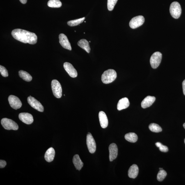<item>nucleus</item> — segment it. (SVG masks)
Returning <instances> with one entry per match:
<instances>
[{"label": "nucleus", "mask_w": 185, "mask_h": 185, "mask_svg": "<svg viewBox=\"0 0 185 185\" xmlns=\"http://www.w3.org/2000/svg\"><path fill=\"white\" fill-rule=\"evenodd\" d=\"M11 35L14 39L24 43L36 44L37 37L36 34L20 29H14L11 32Z\"/></svg>", "instance_id": "1"}, {"label": "nucleus", "mask_w": 185, "mask_h": 185, "mask_svg": "<svg viewBox=\"0 0 185 185\" xmlns=\"http://www.w3.org/2000/svg\"><path fill=\"white\" fill-rule=\"evenodd\" d=\"M117 77L116 72L113 69H109L105 71L102 76V81L104 84L111 83Z\"/></svg>", "instance_id": "2"}, {"label": "nucleus", "mask_w": 185, "mask_h": 185, "mask_svg": "<svg viewBox=\"0 0 185 185\" xmlns=\"http://www.w3.org/2000/svg\"><path fill=\"white\" fill-rule=\"evenodd\" d=\"M169 11L171 16L174 19H178L181 14V8L178 2H174L170 6Z\"/></svg>", "instance_id": "3"}, {"label": "nucleus", "mask_w": 185, "mask_h": 185, "mask_svg": "<svg viewBox=\"0 0 185 185\" xmlns=\"http://www.w3.org/2000/svg\"><path fill=\"white\" fill-rule=\"evenodd\" d=\"M1 124L5 129L17 130L19 129L18 125L12 120L4 118L1 120Z\"/></svg>", "instance_id": "4"}, {"label": "nucleus", "mask_w": 185, "mask_h": 185, "mask_svg": "<svg viewBox=\"0 0 185 185\" xmlns=\"http://www.w3.org/2000/svg\"><path fill=\"white\" fill-rule=\"evenodd\" d=\"M52 89L54 96L57 98H60L62 96L61 85L56 80H53L51 83Z\"/></svg>", "instance_id": "5"}, {"label": "nucleus", "mask_w": 185, "mask_h": 185, "mask_svg": "<svg viewBox=\"0 0 185 185\" xmlns=\"http://www.w3.org/2000/svg\"><path fill=\"white\" fill-rule=\"evenodd\" d=\"M162 54L161 52H154L152 55L150 62L152 68L156 69L161 64L162 59Z\"/></svg>", "instance_id": "6"}, {"label": "nucleus", "mask_w": 185, "mask_h": 185, "mask_svg": "<svg viewBox=\"0 0 185 185\" xmlns=\"http://www.w3.org/2000/svg\"><path fill=\"white\" fill-rule=\"evenodd\" d=\"M145 19L143 16H139L133 17L129 22L131 28L135 29L142 25L144 23Z\"/></svg>", "instance_id": "7"}, {"label": "nucleus", "mask_w": 185, "mask_h": 185, "mask_svg": "<svg viewBox=\"0 0 185 185\" xmlns=\"http://www.w3.org/2000/svg\"><path fill=\"white\" fill-rule=\"evenodd\" d=\"M86 144L89 152L91 153H94L96 150V144L95 140L90 133L87 134Z\"/></svg>", "instance_id": "8"}, {"label": "nucleus", "mask_w": 185, "mask_h": 185, "mask_svg": "<svg viewBox=\"0 0 185 185\" xmlns=\"http://www.w3.org/2000/svg\"><path fill=\"white\" fill-rule=\"evenodd\" d=\"M28 103L32 107L40 112H42L44 108L42 104L34 97L30 96L27 99Z\"/></svg>", "instance_id": "9"}, {"label": "nucleus", "mask_w": 185, "mask_h": 185, "mask_svg": "<svg viewBox=\"0 0 185 185\" xmlns=\"http://www.w3.org/2000/svg\"><path fill=\"white\" fill-rule=\"evenodd\" d=\"M9 104L12 108L17 110L21 108L22 102L20 99L15 96L11 95L8 97Z\"/></svg>", "instance_id": "10"}, {"label": "nucleus", "mask_w": 185, "mask_h": 185, "mask_svg": "<svg viewBox=\"0 0 185 185\" xmlns=\"http://www.w3.org/2000/svg\"><path fill=\"white\" fill-rule=\"evenodd\" d=\"M59 38V43L63 48L69 50L70 51L71 50L72 48L71 43L65 35L62 33L60 34Z\"/></svg>", "instance_id": "11"}, {"label": "nucleus", "mask_w": 185, "mask_h": 185, "mask_svg": "<svg viewBox=\"0 0 185 185\" xmlns=\"http://www.w3.org/2000/svg\"><path fill=\"white\" fill-rule=\"evenodd\" d=\"M19 118L24 123L27 124H30L33 123L34 119L33 116L31 114L26 112L20 113Z\"/></svg>", "instance_id": "12"}, {"label": "nucleus", "mask_w": 185, "mask_h": 185, "mask_svg": "<svg viewBox=\"0 0 185 185\" xmlns=\"http://www.w3.org/2000/svg\"><path fill=\"white\" fill-rule=\"evenodd\" d=\"M64 67L65 70L70 76L72 77H76L77 76V72L72 64L68 62H64Z\"/></svg>", "instance_id": "13"}, {"label": "nucleus", "mask_w": 185, "mask_h": 185, "mask_svg": "<svg viewBox=\"0 0 185 185\" xmlns=\"http://www.w3.org/2000/svg\"><path fill=\"white\" fill-rule=\"evenodd\" d=\"M110 161H112L115 159L118 155V149L116 144L113 143L110 144L109 147Z\"/></svg>", "instance_id": "14"}, {"label": "nucleus", "mask_w": 185, "mask_h": 185, "mask_svg": "<svg viewBox=\"0 0 185 185\" xmlns=\"http://www.w3.org/2000/svg\"><path fill=\"white\" fill-rule=\"evenodd\" d=\"M99 119L101 126L102 128H105L108 126V119L105 113L103 111H101L99 113Z\"/></svg>", "instance_id": "15"}, {"label": "nucleus", "mask_w": 185, "mask_h": 185, "mask_svg": "<svg viewBox=\"0 0 185 185\" xmlns=\"http://www.w3.org/2000/svg\"><path fill=\"white\" fill-rule=\"evenodd\" d=\"M156 98L154 96H148L145 98L141 102L142 108H146L152 105L155 101Z\"/></svg>", "instance_id": "16"}, {"label": "nucleus", "mask_w": 185, "mask_h": 185, "mask_svg": "<svg viewBox=\"0 0 185 185\" xmlns=\"http://www.w3.org/2000/svg\"><path fill=\"white\" fill-rule=\"evenodd\" d=\"M130 105V102L128 99L127 97L122 98L120 100L117 104V108L118 111L126 109Z\"/></svg>", "instance_id": "17"}, {"label": "nucleus", "mask_w": 185, "mask_h": 185, "mask_svg": "<svg viewBox=\"0 0 185 185\" xmlns=\"http://www.w3.org/2000/svg\"><path fill=\"white\" fill-rule=\"evenodd\" d=\"M139 173V168L138 166L136 164H133L130 167L128 174L130 178L135 179L138 175Z\"/></svg>", "instance_id": "18"}, {"label": "nucleus", "mask_w": 185, "mask_h": 185, "mask_svg": "<svg viewBox=\"0 0 185 185\" xmlns=\"http://www.w3.org/2000/svg\"><path fill=\"white\" fill-rule=\"evenodd\" d=\"M55 152L54 148L50 147L46 151L45 154V159L47 162H51L53 161Z\"/></svg>", "instance_id": "19"}, {"label": "nucleus", "mask_w": 185, "mask_h": 185, "mask_svg": "<svg viewBox=\"0 0 185 185\" xmlns=\"http://www.w3.org/2000/svg\"><path fill=\"white\" fill-rule=\"evenodd\" d=\"M78 45L89 53L91 51L90 47L89 45V42L86 39H83L80 40L77 42Z\"/></svg>", "instance_id": "20"}, {"label": "nucleus", "mask_w": 185, "mask_h": 185, "mask_svg": "<svg viewBox=\"0 0 185 185\" xmlns=\"http://www.w3.org/2000/svg\"><path fill=\"white\" fill-rule=\"evenodd\" d=\"M73 162L75 168L79 171H80L83 166V162L80 158L78 155L77 154L74 156Z\"/></svg>", "instance_id": "21"}, {"label": "nucleus", "mask_w": 185, "mask_h": 185, "mask_svg": "<svg viewBox=\"0 0 185 185\" xmlns=\"http://www.w3.org/2000/svg\"><path fill=\"white\" fill-rule=\"evenodd\" d=\"M19 74L21 78L27 82L31 81L32 79L31 75L26 71H20L19 72Z\"/></svg>", "instance_id": "22"}, {"label": "nucleus", "mask_w": 185, "mask_h": 185, "mask_svg": "<svg viewBox=\"0 0 185 185\" xmlns=\"http://www.w3.org/2000/svg\"><path fill=\"white\" fill-rule=\"evenodd\" d=\"M125 139L129 142L135 143L137 141L138 137L136 133H129L125 135Z\"/></svg>", "instance_id": "23"}, {"label": "nucleus", "mask_w": 185, "mask_h": 185, "mask_svg": "<svg viewBox=\"0 0 185 185\" xmlns=\"http://www.w3.org/2000/svg\"><path fill=\"white\" fill-rule=\"evenodd\" d=\"M62 5L59 0H49L47 3V5L51 8H60L62 6Z\"/></svg>", "instance_id": "24"}, {"label": "nucleus", "mask_w": 185, "mask_h": 185, "mask_svg": "<svg viewBox=\"0 0 185 185\" xmlns=\"http://www.w3.org/2000/svg\"><path fill=\"white\" fill-rule=\"evenodd\" d=\"M85 19V17H83L79 19L72 20H71L67 22V24L69 26H76L82 23V22L84 21Z\"/></svg>", "instance_id": "25"}, {"label": "nucleus", "mask_w": 185, "mask_h": 185, "mask_svg": "<svg viewBox=\"0 0 185 185\" xmlns=\"http://www.w3.org/2000/svg\"><path fill=\"white\" fill-rule=\"evenodd\" d=\"M149 128L150 130L154 132L158 133L162 131V129L159 125L155 123H152L149 124Z\"/></svg>", "instance_id": "26"}, {"label": "nucleus", "mask_w": 185, "mask_h": 185, "mask_svg": "<svg viewBox=\"0 0 185 185\" xmlns=\"http://www.w3.org/2000/svg\"><path fill=\"white\" fill-rule=\"evenodd\" d=\"M167 175L166 172L163 169L160 170L157 175V179L159 181L163 180Z\"/></svg>", "instance_id": "27"}, {"label": "nucleus", "mask_w": 185, "mask_h": 185, "mask_svg": "<svg viewBox=\"0 0 185 185\" xmlns=\"http://www.w3.org/2000/svg\"><path fill=\"white\" fill-rule=\"evenodd\" d=\"M118 0H108L107 1V8L109 11H112L115 6Z\"/></svg>", "instance_id": "28"}, {"label": "nucleus", "mask_w": 185, "mask_h": 185, "mask_svg": "<svg viewBox=\"0 0 185 185\" xmlns=\"http://www.w3.org/2000/svg\"><path fill=\"white\" fill-rule=\"evenodd\" d=\"M155 144L156 146L158 147L160 151L163 152H167L168 151V147L162 145L160 142H157Z\"/></svg>", "instance_id": "29"}, {"label": "nucleus", "mask_w": 185, "mask_h": 185, "mask_svg": "<svg viewBox=\"0 0 185 185\" xmlns=\"http://www.w3.org/2000/svg\"><path fill=\"white\" fill-rule=\"evenodd\" d=\"M0 72H1V74L2 76L4 77H8V71H7L5 67L2 65L0 66Z\"/></svg>", "instance_id": "30"}, {"label": "nucleus", "mask_w": 185, "mask_h": 185, "mask_svg": "<svg viewBox=\"0 0 185 185\" xmlns=\"http://www.w3.org/2000/svg\"><path fill=\"white\" fill-rule=\"evenodd\" d=\"M7 163L5 161L1 160L0 161V168H4L6 165Z\"/></svg>", "instance_id": "31"}, {"label": "nucleus", "mask_w": 185, "mask_h": 185, "mask_svg": "<svg viewBox=\"0 0 185 185\" xmlns=\"http://www.w3.org/2000/svg\"><path fill=\"white\" fill-rule=\"evenodd\" d=\"M182 88H183V94L185 96V80L182 82Z\"/></svg>", "instance_id": "32"}, {"label": "nucleus", "mask_w": 185, "mask_h": 185, "mask_svg": "<svg viewBox=\"0 0 185 185\" xmlns=\"http://www.w3.org/2000/svg\"><path fill=\"white\" fill-rule=\"evenodd\" d=\"M20 2L22 4H26L27 2V0H19Z\"/></svg>", "instance_id": "33"}, {"label": "nucleus", "mask_w": 185, "mask_h": 185, "mask_svg": "<svg viewBox=\"0 0 185 185\" xmlns=\"http://www.w3.org/2000/svg\"><path fill=\"white\" fill-rule=\"evenodd\" d=\"M183 127H184V128L185 129V123L183 125Z\"/></svg>", "instance_id": "34"}, {"label": "nucleus", "mask_w": 185, "mask_h": 185, "mask_svg": "<svg viewBox=\"0 0 185 185\" xmlns=\"http://www.w3.org/2000/svg\"><path fill=\"white\" fill-rule=\"evenodd\" d=\"M159 169L160 170H161L162 169V168H159Z\"/></svg>", "instance_id": "35"}, {"label": "nucleus", "mask_w": 185, "mask_h": 185, "mask_svg": "<svg viewBox=\"0 0 185 185\" xmlns=\"http://www.w3.org/2000/svg\"><path fill=\"white\" fill-rule=\"evenodd\" d=\"M184 143H185V139H184Z\"/></svg>", "instance_id": "36"}]
</instances>
